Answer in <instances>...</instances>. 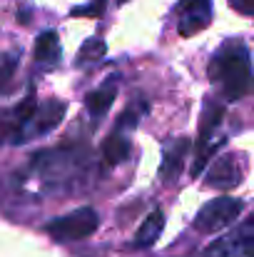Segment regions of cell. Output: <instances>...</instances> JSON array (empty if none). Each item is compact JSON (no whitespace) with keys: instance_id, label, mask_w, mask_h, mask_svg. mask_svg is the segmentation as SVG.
Listing matches in <instances>:
<instances>
[{"instance_id":"7c38bea8","label":"cell","mask_w":254,"mask_h":257,"mask_svg":"<svg viewBox=\"0 0 254 257\" xmlns=\"http://www.w3.org/2000/svg\"><path fill=\"white\" fill-rule=\"evenodd\" d=\"M35 63L43 68H55L60 63V38L55 30H45L35 40Z\"/></svg>"},{"instance_id":"ba28073f","label":"cell","mask_w":254,"mask_h":257,"mask_svg":"<svg viewBox=\"0 0 254 257\" xmlns=\"http://www.w3.org/2000/svg\"><path fill=\"white\" fill-rule=\"evenodd\" d=\"M222 117H224V105H222V102H217L214 97H207V100H204V105H202V115H199L197 153H202V150H207V148L212 145L209 140H212L214 130L219 127Z\"/></svg>"},{"instance_id":"ac0fdd59","label":"cell","mask_w":254,"mask_h":257,"mask_svg":"<svg viewBox=\"0 0 254 257\" xmlns=\"http://www.w3.org/2000/svg\"><path fill=\"white\" fill-rule=\"evenodd\" d=\"M202 257H229V245H227V237L214 240V242L204 250V255H202Z\"/></svg>"},{"instance_id":"8992f818","label":"cell","mask_w":254,"mask_h":257,"mask_svg":"<svg viewBox=\"0 0 254 257\" xmlns=\"http://www.w3.org/2000/svg\"><path fill=\"white\" fill-rule=\"evenodd\" d=\"M242 177L244 175H242V168H239V160L234 155H222L209 168L207 177H204V185L214 187V190H234L242 182Z\"/></svg>"},{"instance_id":"2e32d148","label":"cell","mask_w":254,"mask_h":257,"mask_svg":"<svg viewBox=\"0 0 254 257\" xmlns=\"http://www.w3.org/2000/svg\"><path fill=\"white\" fill-rule=\"evenodd\" d=\"M15 65H18V55H0V90L10 83L13 73H15Z\"/></svg>"},{"instance_id":"7a4b0ae2","label":"cell","mask_w":254,"mask_h":257,"mask_svg":"<svg viewBox=\"0 0 254 257\" xmlns=\"http://www.w3.org/2000/svg\"><path fill=\"white\" fill-rule=\"evenodd\" d=\"M68 105L63 100H45V102H35V97L23 100L15 107L13 115V125H10V140L13 143H28L33 138L48 135L50 130H55L63 117H65Z\"/></svg>"},{"instance_id":"5b68a950","label":"cell","mask_w":254,"mask_h":257,"mask_svg":"<svg viewBox=\"0 0 254 257\" xmlns=\"http://www.w3.org/2000/svg\"><path fill=\"white\" fill-rule=\"evenodd\" d=\"M174 13H177V30L184 38L202 33L204 28L212 25L214 18L212 0H179Z\"/></svg>"},{"instance_id":"5bb4252c","label":"cell","mask_w":254,"mask_h":257,"mask_svg":"<svg viewBox=\"0 0 254 257\" xmlns=\"http://www.w3.org/2000/svg\"><path fill=\"white\" fill-rule=\"evenodd\" d=\"M105 53H107V45H105L102 38H87L83 43V48H80L78 65H80V68L95 65V63H100V60L105 58Z\"/></svg>"},{"instance_id":"e0dca14e","label":"cell","mask_w":254,"mask_h":257,"mask_svg":"<svg viewBox=\"0 0 254 257\" xmlns=\"http://www.w3.org/2000/svg\"><path fill=\"white\" fill-rule=\"evenodd\" d=\"M105 3L107 0H92L90 5H83V8H73V15H85V18H100L102 10H105Z\"/></svg>"},{"instance_id":"52a82bcc","label":"cell","mask_w":254,"mask_h":257,"mask_svg":"<svg viewBox=\"0 0 254 257\" xmlns=\"http://www.w3.org/2000/svg\"><path fill=\"white\" fill-rule=\"evenodd\" d=\"M189 148H192V140L189 138H177L167 143L165 153H162V165H160V177L162 182H177L179 172L184 168V158L189 155Z\"/></svg>"},{"instance_id":"30bf717a","label":"cell","mask_w":254,"mask_h":257,"mask_svg":"<svg viewBox=\"0 0 254 257\" xmlns=\"http://www.w3.org/2000/svg\"><path fill=\"white\" fill-rule=\"evenodd\" d=\"M162 230H165V212H162L160 207H155V210L145 217V222L140 225V230L135 232L132 245H135L137 250H147V247H152V245L160 240Z\"/></svg>"},{"instance_id":"3957f363","label":"cell","mask_w":254,"mask_h":257,"mask_svg":"<svg viewBox=\"0 0 254 257\" xmlns=\"http://www.w3.org/2000/svg\"><path fill=\"white\" fill-rule=\"evenodd\" d=\"M100 225V215L95 207H78L63 217H55L45 225V232L55 242H75L90 237Z\"/></svg>"},{"instance_id":"d6986e66","label":"cell","mask_w":254,"mask_h":257,"mask_svg":"<svg viewBox=\"0 0 254 257\" xmlns=\"http://www.w3.org/2000/svg\"><path fill=\"white\" fill-rule=\"evenodd\" d=\"M229 5L242 15H254V0H229Z\"/></svg>"},{"instance_id":"9a60e30c","label":"cell","mask_w":254,"mask_h":257,"mask_svg":"<svg viewBox=\"0 0 254 257\" xmlns=\"http://www.w3.org/2000/svg\"><path fill=\"white\" fill-rule=\"evenodd\" d=\"M145 112H147V102H132V105H127L125 107V112L117 117V122H115V127L117 130H135L137 125H140V120L145 117Z\"/></svg>"},{"instance_id":"4fadbf2b","label":"cell","mask_w":254,"mask_h":257,"mask_svg":"<svg viewBox=\"0 0 254 257\" xmlns=\"http://www.w3.org/2000/svg\"><path fill=\"white\" fill-rule=\"evenodd\" d=\"M130 153H132V143H130V138H127L125 130H117V127H115V130L107 135V140L102 143V158H105L107 165H120V163H125V160L130 158Z\"/></svg>"},{"instance_id":"8fae6325","label":"cell","mask_w":254,"mask_h":257,"mask_svg":"<svg viewBox=\"0 0 254 257\" xmlns=\"http://www.w3.org/2000/svg\"><path fill=\"white\" fill-rule=\"evenodd\" d=\"M229 257H254V215L234 227V232L227 237Z\"/></svg>"},{"instance_id":"9c48e42d","label":"cell","mask_w":254,"mask_h":257,"mask_svg":"<svg viewBox=\"0 0 254 257\" xmlns=\"http://www.w3.org/2000/svg\"><path fill=\"white\" fill-rule=\"evenodd\" d=\"M115 97H117V78H107L100 87H95L92 92H87L85 107H87V112L92 117H105L110 112Z\"/></svg>"},{"instance_id":"277c9868","label":"cell","mask_w":254,"mask_h":257,"mask_svg":"<svg viewBox=\"0 0 254 257\" xmlns=\"http://www.w3.org/2000/svg\"><path fill=\"white\" fill-rule=\"evenodd\" d=\"M244 210V202L239 197H229V195H222V197H214L209 200L194 217V230L202 232V235H214V232H222L227 230L237 217L239 212Z\"/></svg>"},{"instance_id":"6da1fadb","label":"cell","mask_w":254,"mask_h":257,"mask_svg":"<svg viewBox=\"0 0 254 257\" xmlns=\"http://www.w3.org/2000/svg\"><path fill=\"white\" fill-rule=\"evenodd\" d=\"M209 80L224 100H242L254 92V65L249 48L242 40H224L209 60Z\"/></svg>"},{"instance_id":"ffe728a7","label":"cell","mask_w":254,"mask_h":257,"mask_svg":"<svg viewBox=\"0 0 254 257\" xmlns=\"http://www.w3.org/2000/svg\"><path fill=\"white\" fill-rule=\"evenodd\" d=\"M125 3H130V0H117V5H125Z\"/></svg>"}]
</instances>
